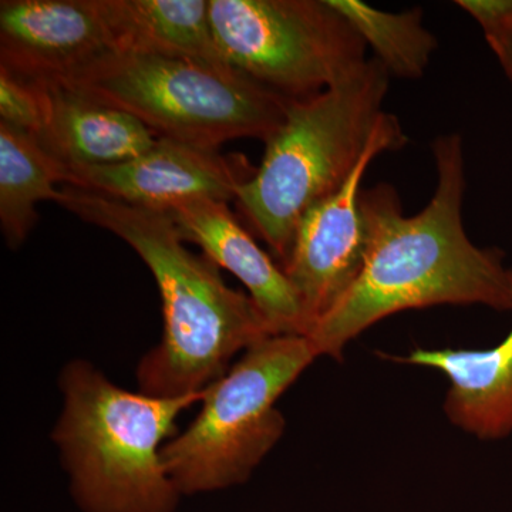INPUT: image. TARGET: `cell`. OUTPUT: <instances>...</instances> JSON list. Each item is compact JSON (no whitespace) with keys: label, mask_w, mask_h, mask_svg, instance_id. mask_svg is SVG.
<instances>
[{"label":"cell","mask_w":512,"mask_h":512,"mask_svg":"<svg viewBox=\"0 0 512 512\" xmlns=\"http://www.w3.org/2000/svg\"><path fill=\"white\" fill-rule=\"evenodd\" d=\"M437 183L419 214L404 215L393 185L363 188L365 264L355 284L316 323L308 339L318 356L340 360L360 333L410 309L483 305L512 311V286L501 249L478 247L463 221L466 156L458 133L433 141Z\"/></svg>","instance_id":"1"},{"label":"cell","mask_w":512,"mask_h":512,"mask_svg":"<svg viewBox=\"0 0 512 512\" xmlns=\"http://www.w3.org/2000/svg\"><path fill=\"white\" fill-rule=\"evenodd\" d=\"M87 224L126 241L148 266L163 301L164 333L137 367L141 393H201L231 369V360L276 336L251 296L229 288L218 266L185 247L167 211L134 207L67 187L59 201Z\"/></svg>","instance_id":"2"},{"label":"cell","mask_w":512,"mask_h":512,"mask_svg":"<svg viewBox=\"0 0 512 512\" xmlns=\"http://www.w3.org/2000/svg\"><path fill=\"white\" fill-rule=\"evenodd\" d=\"M62 414L52 440L70 493L83 512H175L180 491L161 450L175 420L201 393L156 397L131 393L87 360H70L59 379Z\"/></svg>","instance_id":"3"},{"label":"cell","mask_w":512,"mask_h":512,"mask_svg":"<svg viewBox=\"0 0 512 512\" xmlns=\"http://www.w3.org/2000/svg\"><path fill=\"white\" fill-rule=\"evenodd\" d=\"M376 57L325 92L291 100L281 128L265 143L255 174L235 192L249 231L284 266L299 222L338 191L362 160L389 92Z\"/></svg>","instance_id":"4"},{"label":"cell","mask_w":512,"mask_h":512,"mask_svg":"<svg viewBox=\"0 0 512 512\" xmlns=\"http://www.w3.org/2000/svg\"><path fill=\"white\" fill-rule=\"evenodd\" d=\"M67 83L127 111L157 137L218 150L235 138L269 140L291 100L234 69L113 52Z\"/></svg>","instance_id":"5"},{"label":"cell","mask_w":512,"mask_h":512,"mask_svg":"<svg viewBox=\"0 0 512 512\" xmlns=\"http://www.w3.org/2000/svg\"><path fill=\"white\" fill-rule=\"evenodd\" d=\"M318 357L306 336H271L204 389L198 416L161 450L180 494L247 483L284 436L276 402Z\"/></svg>","instance_id":"6"},{"label":"cell","mask_w":512,"mask_h":512,"mask_svg":"<svg viewBox=\"0 0 512 512\" xmlns=\"http://www.w3.org/2000/svg\"><path fill=\"white\" fill-rule=\"evenodd\" d=\"M225 62L286 100L325 92L367 62V46L329 0H208Z\"/></svg>","instance_id":"7"},{"label":"cell","mask_w":512,"mask_h":512,"mask_svg":"<svg viewBox=\"0 0 512 512\" xmlns=\"http://www.w3.org/2000/svg\"><path fill=\"white\" fill-rule=\"evenodd\" d=\"M407 143L409 137L402 123L384 111L362 160L348 180L338 191L313 205L299 222L291 254L282 269L298 293L309 335L352 288L365 264L367 232L360 194L367 168L376 157L402 150Z\"/></svg>","instance_id":"8"},{"label":"cell","mask_w":512,"mask_h":512,"mask_svg":"<svg viewBox=\"0 0 512 512\" xmlns=\"http://www.w3.org/2000/svg\"><path fill=\"white\" fill-rule=\"evenodd\" d=\"M255 174L244 157L158 137L150 150L124 163L73 170L72 187L97 192L134 207L168 211L181 202L234 200Z\"/></svg>","instance_id":"9"},{"label":"cell","mask_w":512,"mask_h":512,"mask_svg":"<svg viewBox=\"0 0 512 512\" xmlns=\"http://www.w3.org/2000/svg\"><path fill=\"white\" fill-rule=\"evenodd\" d=\"M113 52L92 0L0 2V67L20 79L69 82Z\"/></svg>","instance_id":"10"},{"label":"cell","mask_w":512,"mask_h":512,"mask_svg":"<svg viewBox=\"0 0 512 512\" xmlns=\"http://www.w3.org/2000/svg\"><path fill=\"white\" fill-rule=\"evenodd\" d=\"M167 212L183 241L197 244L218 268L227 269L245 285L275 335H309L298 293L284 269L256 244L228 202L201 198L181 202Z\"/></svg>","instance_id":"11"},{"label":"cell","mask_w":512,"mask_h":512,"mask_svg":"<svg viewBox=\"0 0 512 512\" xmlns=\"http://www.w3.org/2000/svg\"><path fill=\"white\" fill-rule=\"evenodd\" d=\"M37 84L45 107L40 144L72 171L124 163L157 143L156 134L127 111L67 83Z\"/></svg>","instance_id":"12"},{"label":"cell","mask_w":512,"mask_h":512,"mask_svg":"<svg viewBox=\"0 0 512 512\" xmlns=\"http://www.w3.org/2000/svg\"><path fill=\"white\" fill-rule=\"evenodd\" d=\"M508 274L512 286V266ZM382 356L443 373L450 383L444 413L457 429L483 441L512 436V329L491 349L417 348L403 357Z\"/></svg>","instance_id":"13"},{"label":"cell","mask_w":512,"mask_h":512,"mask_svg":"<svg viewBox=\"0 0 512 512\" xmlns=\"http://www.w3.org/2000/svg\"><path fill=\"white\" fill-rule=\"evenodd\" d=\"M114 52L194 60L232 69L211 28L208 0H92Z\"/></svg>","instance_id":"14"},{"label":"cell","mask_w":512,"mask_h":512,"mask_svg":"<svg viewBox=\"0 0 512 512\" xmlns=\"http://www.w3.org/2000/svg\"><path fill=\"white\" fill-rule=\"evenodd\" d=\"M74 183L72 168L36 137L0 121V228L10 248H19L37 221L36 205L59 201L56 184Z\"/></svg>","instance_id":"15"},{"label":"cell","mask_w":512,"mask_h":512,"mask_svg":"<svg viewBox=\"0 0 512 512\" xmlns=\"http://www.w3.org/2000/svg\"><path fill=\"white\" fill-rule=\"evenodd\" d=\"M357 35L370 46L390 77L417 80L429 69L439 47L437 37L423 25V10L383 12L362 0H329Z\"/></svg>","instance_id":"16"},{"label":"cell","mask_w":512,"mask_h":512,"mask_svg":"<svg viewBox=\"0 0 512 512\" xmlns=\"http://www.w3.org/2000/svg\"><path fill=\"white\" fill-rule=\"evenodd\" d=\"M0 121L39 140L45 107L39 84L20 79L0 67Z\"/></svg>","instance_id":"17"},{"label":"cell","mask_w":512,"mask_h":512,"mask_svg":"<svg viewBox=\"0 0 512 512\" xmlns=\"http://www.w3.org/2000/svg\"><path fill=\"white\" fill-rule=\"evenodd\" d=\"M456 5L476 20L512 82V0H457Z\"/></svg>","instance_id":"18"}]
</instances>
